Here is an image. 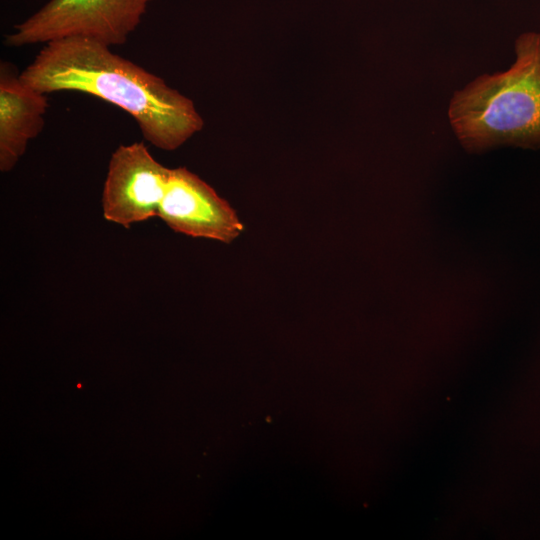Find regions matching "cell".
<instances>
[{
	"label": "cell",
	"instance_id": "3",
	"mask_svg": "<svg viewBox=\"0 0 540 540\" xmlns=\"http://www.w3.org/2000/svg\"><path fill=\"white\" fill-rule=\"evenodd\" d=\"M154 0H49L5 36L10 47L66 37H84L119 46L140 25Z\"/></svg>",
	"mask_w": 540,
	"mask_h": 540
},
{
	"label": "cell",
	"instance_id": "1",
	"mask_svg": "<svg viewBox=\"0 0 540 540\" xmlns=\"http://www.w3.org/2000/svg\"><path fill=\"white\" fill-rule=\"evenodd\" d=\"M20 78L44 94L74 91L115 105L136 121L146 141L162 150L179 148L204 124L192 100L163 78L88 38L43 44Z\"/></svg>",
	"mask_w": 540,
	"mask_h": 540
},
{
	"label": "cell",
	"instance_id": "2",
	"mask_svg": "<svg viewBox=\"0 0 540 540\" xmlns=\"http://www.w3.org/2000/svg\"><path fill=\"white\" fill-rule=\"evenodd\" d=\"M515 52L509 69L479 76L451 98L449 121L468 152L540 148V33L521 34Z\"/></svg>",
	"mask_w": 540,
	"mask_h": 540
},
{
	"label": "cell",
	"instance_id": "5",
	"mask_svg": "<svg viewBox=\"0 0 540 540\" xmlns=\"http://www.w3.org/2000/svg\"><path fill=\"white\" fill-rule=\"evenodd\" d=\"M157 216L175 232L223 243L244 230L231 205L185 167L170 170Z\"/></svg>",
	"mask_w": 540,
	"mask_h": 540
},
{
	"label": "cell",
	"instance_id": "6",
	"mask_svg": "<svg viewBox=\"0 0 540 540\" xmlns=\"http://www.w3.org/2000/svg\"><path fill=\"white\" fill-rule=\"evenodd\" d=\"M47 94L25 84L10 63L0 66V170L14 168L45 125Z\"/></svg>",
	"mask_w": 540,
	"mask_h": 540
},
{
	"label": "cell",
	"instance_id": "4",
	"mask_svg": "<svg viewBox=\"0 0 540 540\" xmlns=\"http://www.w3.org/2000/svg\"><path fill=\"white\" fill-rule=\"evenodd\" d=\"M170 170L143 142L120 145L108 164L102 193L104 218L129 228L157 216Z\"/></svg>",
	"mask_w": 540,
	"mask_h": 540
}]
</instances>
